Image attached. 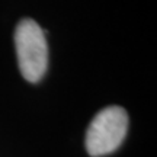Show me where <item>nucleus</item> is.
Segmentation results:
<instances>
[{
  "instance_id": "obj_2",
  "label": "nucleus",
  "mask_w": 157,
  "mask_h": 157,
  "mask_svg": "<svg viewBox=\"0 0 157 157\" xmlns=\"http://www.w3.org/2000/svg\"><path fill=\"white\" fill-rule=\"evenodd\" d=\"M128 131V113L121 106H109L96 113L86 132V150L92 157L111 154L122 144Z\"/></svg>"
},
{
  "instance_id": "obj_1",
  "label": "nucleus",
  "mask_w": 157,
  "mask_h": 157,
  "mask_svg": "<svg viewBox=\"0 0 157 157\" xmlns=\"http://www.w3.org/2000/svg\"><path fill=\"white\" fill-rule=\"evenodd\" d=\"M15 48L23 78L31 83L39 82L48 67V45L44 31L34 19L25 17L17 23Z\"/></svg>"
}]
</instances>
